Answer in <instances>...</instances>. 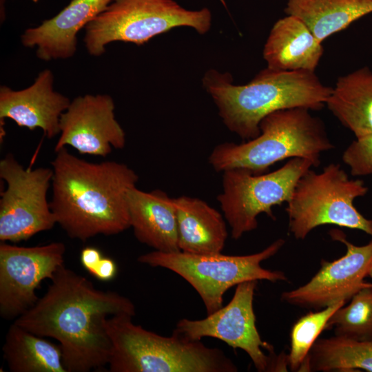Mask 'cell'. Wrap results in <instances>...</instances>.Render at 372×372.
Wrapping results in <instances>:
<instances>
[{
  "label": "cell",
  "instance_id": "6da1fadb",
  "mask_svg": "<svg viewBox=\"0 0 372 372\" xmlns=\"http://www.w3.org/2000/svg\"><path fill=\"white\" fill-rule=\"evenodd\" d=\"M45 293L14 322L59 342L67 372H89L108 364L111 342L105 322L112 316L136 315L134 303L112 291L94 287L62 265Z\"/></svg>",
  "mask_w": 372,
  "mask_h": 372
},
{
  "label": "cell",
  "instance_id": "7a4b0ae2",
  "mask_svg": "<svg viewBox=\"0 0 372 372\" xmlns=\"http://www.w3.org/2000/svg\"><path fill=\"white\" fill-rule=\"evenodd\" d=\"M55 152L50 205L67 235L85 241L130 227L127 193L138 180L135 171L113 161L88 162L66 147Z\"/></svg>",
  "mask_w": 372,
  "mask_h": 372
},
{
  "label": "cell",
  "instance_id": "9a60e30c",
  "mask_svg": "<svg viewBox=\"0 0 372 372\" xmlns=\"http://www.w3.org/2000/svg\"><path fill=\"white\" fill-rule=\"evenodd\" d=\"M70 102L68 97L54 91L53 74L46 69L24 90L15 91L1 87V122L8 118L19 127L30 130L41 128L52 138L60 134L61 116Z\"/></svg>",
  "mask_w": 372,
  "mask_h": 372
},
{
  "label": "cell",
  "instance_id": "d4e9b609",
  "mask_svg": "<svg viewBox=\"0 0 372 372\" xmlns=\"http://www.w3.org/2000/svg\"><path fill=\"white\" fill-rule=\"evenodd\" d=\"M341 301L317 311H311L300 318L293 325L290 333V351L288 366L292 371H305L310 351L334 312L345 304Z\"/></svg>",
  "mask_w": 372,
  "mask_h": 372
},
{
  "label": "cell",
  "instance_id": "ac0fdd59",
  "mask_svg": "<svg viewBox=\"0 0 372 372\" xmlns=\"http://www.w3.org/2000/svg\"><path fill=\"white\" fill-rule=\"evenodd\" d=\"M323 52L322 43L306 25L287 15L271 28L264 46L263 57L271 69L315 72Z\"/></svg>",
  "mask_w": 372,
  "mask_h": 372
},
{
  "label": "cell",
  "instance_id": "d6986e66",
  "mask_svg": "<svg viewBox=\"0 0 372 372\" xmlns=\"http://www.w3.org/2000/svg\"><path fill=\"white\" fill-rule=\"evenodd\" d=\"M174 204L180 251L194 254L222 252L228 236L224 216L196 197L174 198Z\"/></svg>",
  "mask_w": 372,
  "mask_h": 372
},
{
  "label": "cell",
  "instance_id": "603a6c76",
  "mask_svg": "<svg viewBox=\"0 0 372 372\" xmlns=\"http://www.w3.org/2000/svg\"><path fill=\"white\" fill-rule=\"evenodd\" d=\"M372 372V340L360 341L334 335L318 338L306 363L305 371Z\"/></svg>",
  "mask_w": 372,
  "mask_h": 372
},
{
  "label": "cell",
  "instance_id": "44dd1931",
  "mask_svg": "<svg viewBox=\"0 0 372 372\" xmlns=\"http://www.w3.org/2000/svg\"><path fill=\"white\" fill-rule=\"evenodd\" d=\"M287 15L302 21L322 43L372 12V0H288Z\"/></svg>",
  "mask_w": 372,
  "mask_h": 372
},
{
  "label": "cell",
  "instance_id": "f1b7e54d",
  "mask_svg": "<svg viewBox=\"0 0 372 372\" xmlns=\"http://www.w3.org/2000/svg\"><path fill=\"white\" fill-rule=\"evenodd\" d=\"M368 276L370 277L372 279V266L371 267V268H370V269L369 271Z\"/></svg>",
  "mask_w": 372,
  "mask_h": 372
},
{
  "label": "cell",
  "instance_id": "f546056e",
  "mask_svg": "<svg viewBox=\"0 0 372 372\" xmlns=\"http://www.w3.org/2000/svg\"><path fill=\"white\" fill-rule=\"evenodd\" d=\"M32 1H33L34 2H35V3L38 1V0H32Z\"/></svg>",
  "mask_w": 372,
  "mask_h": 372
},
{
  "label": "cell",
  "instance_id": "e0dca14e",
  "mask_svg": "<svg viewBox=\"0 0 372 372\" xmlns=\"http://www.w3.org/2000/svg\"><path fill=\"white\" fill-rule=\"evenodd\" d=\"M130 227L136 238L154 250L179 251L174 198L160 189L145 192L136 187L127 193Z\"/></svg>",
  "mask_w": 372,
  "mask_h": 372
},
{
  "label": "cell",
  "instance_id": "ffe728a7",
  "mask_svg": "<svg viewBox=\"0 0 372 372\" xmlns=\"http://www.w3.org/2000/svg\"><path fill=\"white\" fill-rule=\"evenodd\" d=\"M326 105L360 138L372 134V72L364 67L340 77Z\"/></svg>",
  "mask_w": 372,
  "mask_h": 372
},
{
  "label": "cell",
  "instance_id": "8fae6325",
  "mask_svg": "<svg viewBox=\"0 0 372 372\" xmlns=\"http://www.w3.org/2000/svg\"><path fill=\"white\" fill-rule=\"evenodd\" d=\"M258 281L238 284L229 303L199 320L183 318L174 331L194 340L214 338L233 349L243 350L258 371H276L280 355L263 341L256 324L253 302Z\"/></svg>",
  "mask_w": 372,
  "mask_h": 372
},
{
  "label": "cell",
  "instance_id": "484cf974",
  "mask_svg": "<svg viewBox=\"0 0 372 372\" xmlns=\"http://www.w3.org/2000/svg\"><path fill=\"white\" fill-rule=\"evenodd\" d=\"M342 161L353 176L372 174V134L353 141L344 152Z\"/></svg>",
  "mask_w": 372,
  "mask_h": 372
},
{
  "label": "cell",
  "instance_id": "277c9868",
  "mask_svg": "<svg viewBox=\"0 0 372 372\" xmlns=\"http://www.w3.org/2000/svg\"><path fill=\"white\" fill-rule=\"evenodd\" d=\"M117 315L105 322L111 342L110 372H236V365L217 347L173 331L163 336Z\"/></svg>",
  "mask_w": 372,
  "mask_h": 372
},
{
  "label": "cell",
  "instance_id": "4fadbf2b",
  "mask_svg": "<svg viewBox=\"0 0 372 372\" xmlns=\"http://www.w3.org/2000/svg\"><path fill=\"white\" fill-rule=\"evenodd\" d=\"M330 235L333 240L344 244L345 254L331 262L322 260L320 269L307 283L282 293L283 302L299 307L322 309L348 301L361 289L371 285L364 278L372 266V240L357 246L347 240L340 231L333 230Z\"/></svg>",
  "mask_w": 372,
  "mask_h": 372
},
{
  "label": "cell",
  "instance_id": "4316f807",
  "mask_svg": "<svg viewBox=\"0 0 372 372\" xmlns=\"http://www.w3.org/2000/svg\"><path fill=\"white\" fill-rule=\"evenodd\" d=\"M116 272L117 266L114 260L103 256L91 275L101 281L107 282L112 280Z\"/></svg>",
  "mask_w": 372,
  "mask_h": 372
},
{
  "label": "cell",
  "instance_id": "4dcf8cb0",
  "mask_svg": "<svg viewBox=\"0 0 372 372\" xmlns=\"http://www.w3.org/2000/svg\"><path fill=\"white\" fill-rule=\"evenodd\" d=\"M371 222H372V219H371Z\"/></svg>",
  "mask_w": 372,
  "mask_h": 372
},
{
  "label": "cell",
  "instance_id": "52a82bcc",
  "mask_svg": "<svg viewBox=\"0 0 372 372\" xmlns=\"http://www.w3.org/2000/svg\"><path fill=\"white\" fill-rule=\"evenodd\" d=\"M367 191L362 180L349 178L338 163L328 165L319 173L309 169L298 180L287 202L289 232L303 240L317 227L335 225L372 236L371 220L353 205Z\"/></svg>",
  "mask_w": 372,
  "mask_h": 372
},
{
  "label": "cell",
  "instance_id": "30bf717a",
  "mask_svg": "<svg viewBox=\"0 0 372 372\" xmlns=\"http://www.w3.org/2000/svg\"><path fill=\"white\" fill-rule=\"evenodd\" d=\"M52 168H25L12 154L0 161V177L6 183L1 192L0 240L18 242L51 229L56 223L47 194Z\"/></svg>",
  "mask_w": 372,
  "mask_h": 372
},
{
  "label": "cell",
  "instance_id": "2e32d148",
  "mask_svg": "<svg viewBox=\"0 0 372 372\" xmlns=\"http://www.w3.org/2000/svg\"><path fill=\"white\" fill-rule=\"evenodd\" d=\"M114 0H72L59 13L21 36L24 46H37V56L45 61L67 59L76 49V34Z\"/></svg>",
  "mask_w": 372,
  "mask_h": 372
},
{
  "label": "cell",
  "instance_id": "3957f363",
  "mask_svg": "<svg viewBox=\"0 0 372 372\" xmlns=\"http://www.w3.org/2000/svg\"><path fill=\"white\" fill-rule=\"evenodd\" d=\"M203 85L226 127L246 140L260 134L261 121L271 113L293 107L321 110L332 91L315 72L269 68L245 85H234L230 74L211 70Z\"/></svg>",
  "mask_w": 372,
  "mask_h": 372
},
{
  "label": "cell",
  "instance_id": "83f0119b",
  "mask_svg": "<svg viewBox=\"0 0 372 372\" xmlns=\"http://www.w3.org/2000/svg\"><path fill=\"white\" fill-rule=\"evenodd\" d=\"M103 257L99 249L86 247L81 251L80 261L83 267L91 274Z\"/></svg>",
  "mask_w": 372,
  "mask_h": 372
},
{
  "label": "cell",
  "instance_id": "5b68a950",
  "mask_svg": "<svg viewBox=\"0 0 372 372\" xmlns=\"http://www.w3.org/2000/svg\"><path fill=\"white\" fill-rule=\"evenodd\" d=\"M260 130L257 137L247 142L218 145L209 156V163L218 172L242 168L262 174L287 158H304L318 167L322 153L334 148L322 122L304 107L271 113L261 121Z\"/></svg>",
  "mask_w": 372,
  "mask_h": 372
},
{
  "label": "cell",
  "instance_id": "9c48e42d",
  "mask_svg": "<svg viewBox=\"0 0 372 372\" xmlns=\"http://www.w3.org/2000/svg\"><path fill=\"white\" fill-rule=\"evenodd\" d=\"M311 167L309 160L293 158L267 174H254L242 168L223 172L222 192L217 200L231 238L237 240L255 230L260 214L275 219L273 207L290 200L298 180Z\"/></svg>",
  "mask_w": 372,
  "mask_h": 372
},
{
  "label": "cell",
  "instance_id": "8992f818",
  "mask_svg": "<svg viewBox=\"0 0 372 372\" xmlns=\"http://www.w3.org/2000/svg\"><path fill=\"white\" fill-rule=\"evenodd\" d=\"M285 242V240L278 238L259 252L242 256L154 250L141 255L137 260L167 269L182 277L198 293L209 315L223 307L224 294L240 283L251 280L287 281L284 272L261 266L263 261L276 254Z\"/></svg>",
  "mask_w": 372,
  "mask_h": 372
},
{
  "label": "cell",
  "instance_id": "ba28073f",
  "mask_svg": "<svg viewBox=\"0 0 372 372\" xmlns=\"http://www.w3.org/2000/svg\"><path fill=\"white\" fill-rule=\"evenodd\" d=\"M211 20L207 8L188 10L173 0H114L86 25L84 42L90 54L99 56L112 41L141 45L176 27L204 34Z\"/></svg>",
  "mask_w": 372,
  "mask_h": 372
},
{
  "label": "cell",
  "instance_id": "cb8c5ba5",
  "mask_svg": "<svg viewBox=\"0 0 372 372\" xmlns=\"http://www.w3.org/2000/svg\"><path fill=\"white\" fill-rule=\"evenodd\" d=\"M344 306L331 316L326 329H333L338 336L372 340V283L358 291L350 303Z\"/></svg>",
  "mask_w": 372,
  "mask_h": 372
},
{
  "label": "cell",
  "instance_id": "5bb4252c",
  "mask_svg": "<svg viewBox=\"0 0 372 372\" xmlns=\"http://www.w3.org/2000/svg\"><path fill=\"white\" fill-rule=\"evenodd\" d=\"M114 111V103L109 95L75 98L61 116L54 152L69 145L81 154L106 156L112 148H124L125 134Z\"/></svg>",
  "mask_w": 372,
  "mask_h": 372
},
{
  "label": "cell",
  "instance_id": "7c38bea8",
  "mask_svg": "<svg viewBox=\"0 0 372 372\" xmlns=\"http://www.w3.org/2000/svg\"><path fill=\"white\" fill-rule=\"evenodd\" d=\"M65 246L61 242L34 247L0 243V315L16 319L39 298L41 282L51 280L64 265Z\"/></svg>",
  "mask_w": 372,
  "mask_h": 372
},
{
  "label": "cell",
  "instance_id": "7402d4cb",
  "mask_svg": "<svg viewBox=\"0 0 372 372\" xmlns=\"http://www.w3.org/2000/svg\"><path fill=\"white\" fill-rule=\"evenodd\" d=\"M3 353L12 372H67L59 344L14 322L7 331Z\"/></svg>",
  "mask_w": 372,
  "mask_h": 372
}]
</instances>
